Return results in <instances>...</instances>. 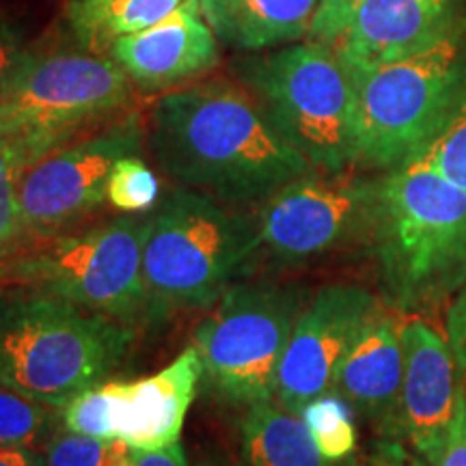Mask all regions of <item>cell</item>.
I'll return each instance as SVG.
<instances>
[{
	"label": "cell",
	"instance_id": "6da1fadb",
	"mask_svg": "<svg viewBox=\"0 0 466 466\" xmlns=\"http://www.w3.org/2000/svg\"><path fill=\"white\" fill-rule=\"evenodd\" d=\"M149 151L165 175L225 206L264 203L311 167L247 86L231 78L165 91L149 106Z\"/></svg>",
	"mask_w": 466,
	"mask_h": 466
},
{
	"label": "cell",
	"instance_id": "7a4b0ae2",
	"mask_svg": "<svg viewBox=\"0 0 466 466\" xmlns=\"http://www.w3.org/2000/svg\"><path fill=\"white\" fill-rule=\"evenodd\" d=\"M371 247L393 307H442L466 285V188L417 156L389 168Z\"/></svg>",
	"mask_w": 466,
	"mask_h": 466
},
{
	"label": "cell",
	"instance_id": "3957f363",
	"mask_svg": "<svg viewBox=\"0 0 466 466\" xmlns=\"http://www.w3.org/2000/svg\"><path fill=\"white\" fill-rule=\"evenodd\" d=\"M132 326L31 288H0V387L63 408L126 359Z\"/></svg>",
	"mask_w": 466,
	"mask_h": 466
},
{
	"label": "cell",
	"instance_id": "277c9868",
	"mask_svg": "<svg viewBox=\"0 0 466 466\" xmlns=\"http://www.w3.org/2000/svg\"><path fill=\"white\" fill-rule=\"evenodd\" d=\"M177 186L156 212L143 248L147 318L214 305L261 247L259 220Z\"/></svg>",
	"mask_w": 466,
	"mask_h": 466
},
{
	"label": "cell",
	"instance_id": "5b68a950",
	"mask_svg": "<svg viewBox=\"0 0 466 466\" xmlns=\"http://www.w3.org/2000/svg\"><path fill=\"white\" fill-rule=\"evenodd\" d=\"M268 119L316 171L354 167V80L335 46L302 39L231 61Z\"/></svg>",
	"mask_w": 466,
	"mask_h": 466
},
{
	"label": "cell",
	"instance_id": "8992f818",
	"mask_svg": "<svg viewBox=\"0 0 466 466\" xmlns=\"http://www.w3.org/2000/svg\"><path fill=\"white\" fill-rule=\"evenodd\" d=\"M350 72L354 167L360 168L404 165L439 137L466 97L460 48L451 37L419 55Z\"/></svg>",
	"mask_w": 466,
	"mask_h": 466
},
{
	"label": "cell",
	"instance_id": "52a82bcc",
	"mask_svg": "<svg viewBox=\"0 0 466 466\" xmlns=\"http://www.w3.org/2000/svg\"><path fill=\"white\" fill-rule=\"evenodd\" d=\"M151 223L119 217L0 258V288H31L132 326L147 318L143 248Z\"/></svg>",
	"mask_w": 466,
	"mask_h": 466
},
{
	"label": "cell",
	"instance_id": "ba28073f",
	"mask_svg": "<svg viewBox=\"0 0 466 466\" xmlns=\"http://www.w3.org/2000/svg\"><path fill=\"white\" fill-rule=\"evenodd\" d=\"M134 85L108 55L31 50L0 91V137L37 156L72 143L132 108Z\"/></svg>",
	"mask_w": 466,
	"mask_h": 466
},
{
	"label": "cell",
	"instance_id": "9c48e42d",
	"mask_svg": "<svg viewBox=\"0 0 466 466\" xmlns=\"http://www.w3.org/2000/svg\"><path fill=\"white\" fill-rule=\"evenodd\" d=\"M302 307V291L288 285H229L217 311L197 326L192 343L209 387L238 406L275 398L285 348Z\"/></svg>",
	"mask_w": 466,
	"mask_h": 466
},
{
	"label": "cell",
	"instance_id": "30bf717a",
	"mask_svg": "<svg viewBox=\"0 0 466 466\" xmlns=\"http://www.w3.org/2000/svg\"><path fill=\"white\" fill-rule=\"evenodd\" d=\"M145 141L143 115L130 108L26 167L15 184V236L5 255L74 231L106 203L115 162L141 154Z\"/></svg>",
	"mask_w": 466,
	"mask_h": 466
},
{
	"label": "cell",
	"instance_id": "8fae6325",
	"mask_svg": "<svg viewBox=\"0 0 466 466\" xmlns=\"http://www.w3.org/2000/svg\"><path fill=\"white\" fill-rule=\"evenodd\" d=\"M380 179L311 171L261 203V247L283 261H309L371 244Z\"/></svg>",
	"mask_w": 466,
	"mask_h": 466
},
{
	"label": "cell",
	"instance_id": "7c38bea8",
	"mask_svg": "<svg viewBox=\"0 0 466 466\" xmlns=\"http://www.w3.org/2000/svg\"><path fill=\"white\" fill-rule=\"evenodd\" d=\"M378 307L374 294L359 285L319 288L302 307L285 348L275 395L279 406L300 415L309 401L333 391L341 360Z\"/></svg>",
	"mask_w": 466,
	"mask_h": 466
},
{
	"label": "cell",
	"instance_id": "4fadbf2b",
	"mask_svg": "<svg viewBox=\"0 0 466 466\" xmlns=\"http://www.w3.org/2000/svg\"><path fill=\"white\" fill-rule=\"evenodd\" d=\"M404 378L384 439L401 441L428 466L441 458L462 382L447 339L421 319L401 324Z\"/></svg>",
	"mask_w": 466,
	"mask_h": 466
},
{
	"label": "cell",
	"instance_id": "5bb4252c",
	"mask_svg": "<svg viewBox=\"0 0 466 466\" xmlns=\"http://www.w3.org/2000/svg\"><path fill=\"white\" fill-rule=\"evenodd\" d=\"M106 55L137 89L171 91L212 74L220 46L203 17L201 0H184L158 25L116 39Z\"/></svg>",
	"mask_w": 466,
	"mask_h": 466
},
{
	"label": "cell",
	"instance_id": "9a60e30c",
	"mask_svg": "<svg viewBox=\"0 0 466 466\" xmlns=\"http://www.w3.org/2000/svg\"><path fill=\"white\" fill-rule=\"evenodd\" d=\"M451 0H360L335 44L348 67L400 61L447 37Z\"/></svg>",
	"mask_w": 466,
	"mask_h": 466
},
{
	"label": "cell",
	"instance_id": "2e32d148",
	"mask_svg": "<svg viewBox=\"0 0 466 466\" xmlns=\"http://www.w3.org/2000/svg\"><path fill=\"white\" fill-rule=\"evenodd\" d=\"M201 376L199 352L188 346L156 374L134 382L115 380V439L132 450H162L179 442Z\"/></svg>",
	"mask_w": 466,
	"mask_h": 466
},
{
	"label": "cell",
	"instance_id": "e0dca14e",
	"mask_svg": "<svg viewBox=\"0 0 466 466\" xmlns=\"http://www.w3.org/2000/svg\"><path fill=\"white\" fill-rule=\"evenodd\" d=\"M404 378L401 324L382 307L367 319L357 341L337 370L333 391L378 432L387 430L398 406Z\"/></svg>",
	"mask_w": 466,
	"mask_h": 466
},
{
	"label": "cell",
	"instance_id": "ac0fdd59",
	"mask_svg": "<svg viewBox=\"0 0 466 466\" xmlns=\"http://www.w3.org/2000/svg\"><path fill=\"white\" fill-rule=\"evenodd\" d=\"M319 0H201L203 17L233 50L259 52L311 35Z\"/></svg>",
	"mask_w": 466,
	"mask_h": 466
},
{
	"label": "cell",
	"instance_id": "d6986e66",
	"mask_svg": "<svg viewBox=\"0 0 466 466\" xmlns=\"http://www.w3.org/2000/svg\"><path fill=\"white\" fill-rule=\"evenodd\" d=\"M240 451L244 466H335L319 453L302 417L270 401L247 406Z\"/></svg>",
	"mask_w": 466,
	"mask_h": 466
},
{
	"label": "cell",
	"instance_id": "ffe728a7",
	"mask_svg": "<svg viewBox=\"0 0 466 466\" xmlns=\"http://www.w3.org/2000/svg\"><path fill=\"white\" fill-rule=\"evenodd\" d=\"M184 0H69L66 20L80 48L106 55L116 39L158 25Z\"/></svg>",
	"mask_w": 466,
	"mask_h": 466
},
{
	"label": "cell",
	"instance_id": "44dd1931",
	"mask_svg": "<svg viewBox=\"0 0 466 466\" xmlns=\"http://www.w3.org/2000/svg\"><path fill=\"white\" fill-rule=\"evenodd\" d=\"M302 421L316 441L319 453L330 464H341L357 453L359 434L352 421V408L335 391L318 395L300 410Z\"/></svg>",
	"mask_w": 466,
	"mask_h": 466
},
{
	"label": "cell",
	"instance_id": "7402d4cb",
	"mask_svg": "<svg viewBox=\"0 0 466 466\" xmlns=\"http://www.w3.org/2000/svg\"><path fill=\"white\" fill-rule=\"evenodd\" d=\"M56 408L0 387V450L33 447L46 451L56 434Z\"/></svg>",
	"mask_w": 466,
	"mask_h": 466
},
{
	"label": "cell",
	"instance_id": "603a6c76",
	"mask_svg": "<svg viewBox=\"0 0 466 466\" xmlns=\"http://www.w3.org/2000/svg\"><path fill=\"white\" fill-rule=\"evenodd\" d=\"M160 195L156 173L145 165L141 154L116 160L108 173L106 201L119 212H149Z\"/></svg>",
	"mask_w": 466,
	"mask_h": 466
},
{
	"label": "cell",
	"instance_id": "cb8c5ba5",
	"mask_svg": "<svg viewBox=\"0 0 466 466\" xmlns=\"http://www.w3.org/2000/svg\"><path fill=\"white\" fill-rule=\"evenodd\" d=\"M115 380L85 389L67 401L63 410V425L67 432L93 436V439H115Z\"/></svg>",
	"mask_w": 466,
	"mask_h": 466
},
{
	"label": "cell",
	"instance_id": "d4e9b609",
	"mask_svg": "<svg viewBox=\"0 0 466 466\" xmlns=\"http://www.w3.org/2000/svg\"><path fill=\"white\" fill-rule=\"evenodd\" d=\"M130 453L132 447L119 439L102 441L66 430L46 447V466H126Z\"/></svg>",
	"mask_w": 466,
	"mask_h": 466
},
{
	"label": "cell",
	"instance_id": "484cf974",
	"mask_svg": "<svg viewBox=\"0 0 466 466\" xmlns=\"http://www.w3.org/2000/svg\"><path fill=\"white\" fill-rule=\"evenodd\" d=\"M35 160L37 156L28 145L0 137V258L11 248L15 236V184Z\"/></svg>",
	"mask_w": 466,
	"mask_h": 466
},
{
	"label": "cell",
	"instance_id": "4316f807",
	"mask_svg": "<svg viewBox=\"0 0 466 466\" xmlns=\"http://www.w3.org/2000/svg\"><path fill=\"white\" fill-rule=\"evenodd\" d=\"M415 158V156H412ZM451 182L466 188V97L439 137L417 154Z\"/></svg>",
	"mask_w": 466,
	"mask_h": 466
},
{
	"label": "cell",
	"instance_id": "83f0119b",
	"mask_svg": "<svg viewBox=\"0 0 466 466\" xmlns=\"http://www.w3.org/2000/svg\"><path fill=\"white\" fill-rule=\"evenodd\" d=\"M341 466H428L401 441L378 439L359 453L343 460Z\"/></svg>",
	"mask_w": 466,
	"mask_h": 466
},
{
	"label": "cell",
	"instance_id": "f1b7e54d",
	"mask_svg": "<svg viewBox=\"0 0 466 466\" xmlns=\"http://www.w3.org/2000/svg\"><path fill=\"white\" fill-rule=\"evenodd\" d=\"M359 3L360 0H319L309 39L335 46L346 31L350 17L359 7Z\"/></svg>",
	"mask_w": 466,
	"mask_h": 466
},
{
	"label": "cell",
	"instance_id": "f546056e",
	"mask_svg": "<svg viewBox=\"0 0 466 466\" xmlns=\"http://www.w3.org/2000/svg\"><path fill=\"white\" fill-rule=\"evenodd\" d=\"M31 50L33 48L26 46V39L20 28L5 15H0V91L20 72Z\"/></svg>",
	"mask_w": 466,
	"mask_h": 466
},
{
	"label": "cell",
	"instance_id": "4dcf8cb0",
	"mask_svg": "<svg viewBox=\"0 0 466 466\" xmlns=\"http://www.w3.org/2000/svg\"><path fill=\"white\" fill-rule=\"evenodd\" d=\"M434 466H466V389L460 387L456 415L447 436L445 447H442L441 458Z\"/></svg>",
	"mask_w": 466,
	"mask_h": 466
},
{
	"label": "cell",
	"instance_id": "1f68e13d",
	"mask_svg": "<svg viewBox=\"0 0 466 466\" xmlns=\"http://www.w3.org/2000/svg\"><path fill=\"white\" fill-rule=\"evenodd\" d=\"M447 343L460 376H466V285L447 309Z\"/></svg>",
	"mask_w": 466,
	"mask_h": 466
},
{
	"label": "cell",
	"instance_id": "d6a6232c",
	"mask_svg": "<svg viewBox=\"0 0 466 466\" xmlns=\"http://www.w3.org/2000/svg\"><path fill=\"white\" fill-rule=\"evenodd\" d=\"M126 466H188L182 442L162 447V450H132Z\"/></svg>",
	"mask_w": 466,
	"mask_h": 466
},
{
	"label": "cell",
	"instance_id": "836d02e7",
	"mask_svg": "<svg viewBox=\"0 0 466 466\" xmlns=\"http://www.w3.org/2000/svg\"><path fill=\"white\" fill-rule=\"evenodd\" d=\"M0 466H46V451L33 447L0 450Z\"/></svg>",
	"mask_w": 466,
	"mask_h": 466
},
{
	"label": "cell",
	"instance_id": "e575fe53",
	"mask_svg": "<svg viewBox=\"0 0 466 466\" xmlns=\"http://www.w3.org/2000/svg\"><path fill=\"white\" fill-rule=\"evenodd\" d=\"M199 466H227V464L218 462V460H203V462H199Z\"/></svg>",
	"mask_w": 466,
	"mask_h": 466
}]
</instances>
